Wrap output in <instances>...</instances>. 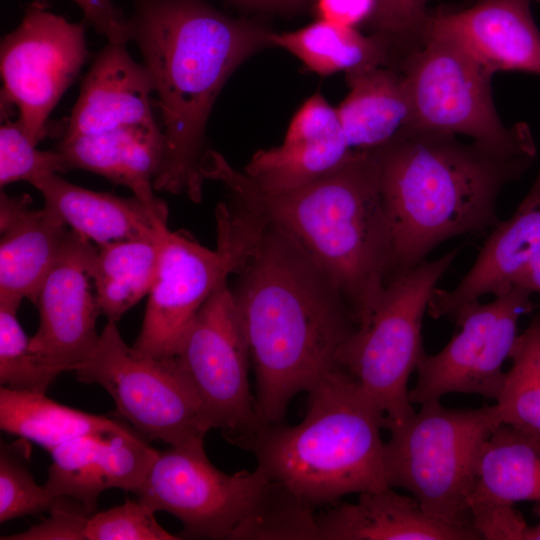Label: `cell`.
<instances>
[{"instance_id":"1","label":"cell","mask_w":540,"mask_h":540,"mask_svg":"<svg viewBox=\"0 0 540 540\" xmlns=\"http://www.w3.org/2000/svg\"><path fill=\"white\" fill-rule=\"evenodd\" d=\"M215 218L255 372L257 415L263 425L279 424L298 393L340 367L339 352L358 324L337 288L280 229L228 199Z\"/></svg>"},{"instance_id":"2","label":"cell","mask_w":540,"mask_h":540,"mask_svg":"<svg viewBox=\"0 0 540 540\" xmlns=\"http://www.w3.org/2000/svg\"><path fill=\"white\" fill-rule=\"evenodd\" d=\"M201 172L223 184L227 199L285 233L337 288L358 326L368 320L395 271L373 149L356 151L338 169L279 192L259 189L211 149Z\"/></svg>"},{"instance_id":"3","label":"cell","mask_w":540,"mask_h":540,"mask_svg":"<svg viewBox=\"0 0 540 540\" xmlns=\"http://www.w3.org/2000/svg\"><path fill=\"white\" fill-rule=\"evenodd\" d=\"M129 26L152 81L164 137L154 190L198 203L213 105L243 62L272 47V31L199 0H145Z\"/></svg>"},{"instance_id":"4","label":"cell","mask_w":540,"mask_h":540,"mask_svg":"<svg viewBox=\"0 0 540 540\" xmlns=\"http://www.w3.org/2000/svg\"><path fill=\"white\" fill-rule=\"evenodd\" d=\"M373 151L393 233L394 276L452 237L494 228L500 222V193L520 180L536 157L427 130H414Z\"/></svg>"},{"instance_id":"5","label":"cell","mask_w":540,"mask_h":540,"mask_svg":"<svg viewBox=\"0 0 540 540\" xmlns=\"http://www.w3.org/2000/svg\"><path fill=\"white\" fill-rule=\"evenodd\" d=\"M306 415L294 426L260 425L240 446L271 481L313 507L387 486L385 414L358 381L338 367L308 392Z\"/></svg>"},{"instance_id":"6","label":"cell","mask_w":540,"mask_h":540,"mask_svg":"<svg viewBox=\"0 0 540 540\" xmlns=\"http://www.w3.org/2000/svg\"><path fill=\"white\" fill-rule=\"evenodd\" d=\"M500 424L496 405L451 409L440 401L421 404L401 421L385 416L387 486L408 491L435 519L475 531L468 501L484 445Z\"/></svg>"},{"instance_id":"7","label":"cell","mask_w":540,"mask_h":540,"mask_svg":"<svg viewBox=\"0 0 540 540\" xmlns=\"http://www.w3.org/2000/svg\"><path fill=\"white\" fill-rule=\"evenodd\" d=\"M398 69L409 89L415 130L465 135L501 153L536 156L529 126L501 121L493 74L448 34L426 25L421 44Z\"/></svg>"},{"instance_id":"8","label":"cell","mask_w":540,"mask_h":540,"mask_svg":"<svg viewBox=\"0 0 540 540\" xmlns=\"http://www.w3.org/2000/svg\"><path fill=\"white\" fill-rule=\"evenodd\" d=\"M457 254L458 249H452L393 276L371 316L339 352V366L358 381L388 420L401 421L415 412L407 385L425 353L423 316Z\"/></svg>"},{"instance_id":"9","label":"cell","mask_w":540,"mask_h":540,"mask_svg":"<svg viewBox=\"0 0 540 540\" xmlns=\"http://www.w3.org/2000/svg\"><path fill=\"white\" fill-rule=\"evenodd\" d=\"M74 372L79 381L103 387L118 412L149 439L177 445L213 428L176 356L137 351L122 339L115 321H107L95 355Z\"/></svg>"},{"instance_id":"10","label":"cell","mask_w":540,"mask_h":540,"mask_svg":"<svg viewBox=\"0 0 540 540\" xmlns=\"http://www.w3.org/2000/svg\"><path fill=\"white\" fill-rule=\"evenodd\" d=\"M213 428L241 446L261 425L249 384V348L228 284L211 294L176 353Z\"/></svg>"},{"instance_id":"11","label":"cell","mask_w":540,"mask_h":540,"mask_svg":"<svg viewBox=\"0 0 540 540\" xmlns=\"http://www.w3.org/2000/svg\"><path fill=\"white\" fill-rule=\"evenodd\" d=\"M85 28L36 1L20 24L1 40V111L17 120L36 145L48 134L47 120L87 58Z\"/></svg>"},{"instance_id":"12","label":"cell","mask_w":540,"mask_h":540,"mask_svg":"<svg viewBox=\"0 0 540 540\" xmlns=\"http://www.w3.org/2000/svg\"><path fill=\"white\" fill-rule=\"evenodd\" d=\"M268 481L258 467L220 471L209 461L200 437L159 451L136 494L156 512L179 519L181 538L230 539Z\"/></svg>"},{"instance_id":"13","label":"cell","mask_w":540,"mask_h":540,"mask_svg":"<svg viewBox=\"0 0 540 540\" xmlns=\"http://www.w3.org/2000/svg\"><path fill=\"white\" fill-rule=\"evenodd\" d=\"M527 290L512 286L489 303L464 307L453 319L458 332L438 353L420 358L412 404H424L449 393L477 394L497 399L502 387L505 361L516 338L521 316L536 306Z\"/></svg>"},{"instance_id":"14","label":"cell","mask_w":540,"mask_h":540,"mask_svg":"<svg viewBox=\"0 0 540 540\" xmlns=\"http://www.w3.org/2000/svg\"><path fill=\"white\" fill-rule=\"evenodd\" d=\"M230 274V263L218 248L210 250L186 232L164 226L157 272L133 348L156 358L175 357L198 311Z\"/></svg>"},{"instance_id":"15","label":"cell","mask_w":540,"mask_h":540,"mask_svg":"<svg viewBox=\"0 0 540 540\" xmlns=\"http://www.w3.org/2000/svg\"><path fill=\"white\" fill-rule=\"evenodd\" d=\"M97 247L70 231L60 257L38 290L39 327L30 348L48 369L75 371L95 355L100 315L91 291L89 267Z\"/></svg>"},{"instance_id":"16","label":"cell","mask_w":540,"mask_h":540,"mask_svg":"<svg viewBox=\"0 0 540 540\" xmlns=\"http://www.w3.org/2000/svg\"><path fill=\"white\" fill-rule=\"evenodd\" d=\"M158 454L131 429L84 435L50 451L44 487L53 497L77 500L93 514L107 489L137 493Z\"/></svg>"},{"instance_id":"17","label":"cell","mask_w":540,"mask_h":540,"mask_svg":"<svg viewBox=\"0 0 540 540\" xmlns=\"http://www.w3.org/2000/svg\"><path fill=\"white\" fill-rule=\"evenodd\" d=\"M355 152L347 143L336 108L316 92L293 115L283 142L256 151L243 172L259 189L279 192L338 169Z\"/></svg>"},{"instance_id":"18","label":"cell","mask_w":540,"mask_h":540,"mask_svg":"<svg viewBox=\"0 0 540 540\" xmlns=\"http://www.w3.org/2000/svg\"><path fill=\"white\" fill-rule=\"evenodd\" d=\"M530 0H478L454 12L431 13L428 26L463 46L492 74L519 71L540 76V29Z\"/></svg>"},{"instance_id":"19","label":"cell","mask_w":540,"mask_h":540,"mask_svg":"<svg viewBox=\"0 0 540 540\" xmlns=\"http://www.w3.org/2000/svg\"><path fill=\"white\" fill-rule=\"evenodd\" d=\"M153 85L126 44L108 42L85 75L62 138L156 125Z\"/></svg>"},{"instance_id":"20","label":"cell","mask_w":540,"mask_h":540,"mask_svg":"<svg viewBox=\"0 0 540 540\" xmlns=\"http://www.w3.org/2000/svg\"><path fill=\"white\" fill-rule=\"evenodd\" d=\"M28 194L0 191V303L34 302L70 231L53 210L31 208Z\"/></svg>"},{"instance_id":"21","label":"cell","mask_w":540,"mask_h":540,"mask_svg":"<svg viewBox=\"0 0 540 540\" xmlns=\"http://www.w3.org/2000/svg\"><path fill=\"white\" fill-rule=\"evenodd\" d=\"M319 540H476L475 531L427 514L410 495L385 487L316 514Z\"/></svg>"},{"instance_id":"22","label":"cell","mask_w":540,"mask_h":540,"mask_svg":"<svg viewBox=\"0 0 540 540\" xmlns=\"http://www.w3.org/2000/svg\"><path fill=\"white\" fill-rule=\"evenodd\" d=\"M485 241L473 266L451 290L436 288L427 312L433 319H454L467 305L486 294L513 286L515 278L540 250V201L499 222Z\"/></svg>"},{"instance_id":"23","label":"cell","mask_w":540,"mask_h":540,"mask_svg":"<svg viewBox=\"0 0 540 540\" xmlns=\"http://www.w3.org/2000/svg\"><path fill=\"white\" fill-rule=\"evenodd\" d=\"M77 234L97 246L131 239L154 238L167 224L168 210H157L136 196L120 197L75 185L59 174L33 185Z\"/></svg>"},{"instance_id":"24","label":"cell","mask_w":540,"mask_h":540,"mask_svg":"<svg viewBox=\"0 0 540 540\" xmlns=\"http://www.w3.org/2000/svg\"><path fill=\"white\" fill-rule=\"evenodd\" d=\"M56 150L71 169L101 175L129 188L134 196L152 208L168 210L166 203L155 196L153 187L164 151L160 124L62 138Z\"/></svg>"},{"instance_id":"25","label":"cell","mask_w":540,"mask_h":540,"mask_svg":"<svg viewBox=\"0 0 540 540\" xmlns=\"http://www.w3.org/2000/svg\"><path fill=\"white\" fill-rule=\"evenodd\" d=\"M349 92L336 107L353 151L385 146L415 130L412 101L402 71L374 66L346 74Z\"/></svg>"},{"instance_id":"26","label":"cell","mask_w":540,"mask_h":540,"mask_svg":"<svg viewBox=\"0 0 540 540\" xmlns=\"http://www.w3.org/2000/svg\"><path fill=\"white\" fill-rule=\"evenodd\" d=\"M270 43L288 51L308 70L323 77L381 65L397 68L394 50L387 40L326 19L294 31L271 32Z\"/></svg>"},{"instance_id":"27","label":"cell","mask_w":540,"mask_h":540,"mask_svg":"<svg viewBox=\"0 0 540 540\" xmlns=\"http://www.w3.org/2000/svg\"><path fill=\"white\" fill-rule=\"evenodd\" d=\"M0 427L48 450L75 438L130 428L102 415L86 413L46 397L45 393L0 387Z\"/></svg>"},{"instance_id":"28","label":"cell","mask_w":540,"mask_h":540,"mask_svg":"<svg viewBox=\"0 0 540 540\" xmlns=\"http://www.w3.org/2000/svg\"><path fill=\"white\" fill-rule=\"evenodd\" d=\"M162 228L154 238L117 241L97 247L89 274L99 313L107 321L117 322L149 294L157 272Z\"/></svg>"},{"instance_id":"29","label":"cell","mask_w":540,"mask_h":540,"mask_svg":"<svg viewBox=\"0 0 540 540\" xmlns=\"http://www.w3.org/2000/svg\"><path fill=\"white\" fill-rule=\"evenodd\" d=\"M473 492L540 503V438L500 424L484 445Z\"/></svg>"},{"instance_id":"30","label":"cell","mask_w":540,"mask_h":540,"mask_svg":"<svg viewBox=\"0 0 540 540\" xmlns=\"http://www.w3.org/2000/svg\"><path fill=\"white\" fill-rule=\"evenodd\" d=\"M496 407L502 424L540 438V316L517 336Z\"/></svg>"},{"instance_id":"31","label":"cell","mask_w":540,"mask_h":540,"mask_svg":"<svg viewBox=\"0 0 540 540\" xmlns=\"http://www.w3.org/2000/svg\"><path fill=\"white\" fill-rule=\"evenodd\" d=\"M315 507L269 480L230 540H319Z\"/></svg>"},{"instance_id":"32","label":"cell","mask_w":540,"mask_h":540,"mask_svg":"<svg viewBox=\"0 0 540 540\" xmlns=\"http://www.w3.org/2000/svg\"><path fill=\"white\" fill-rule=\"evenodd\" d=\"M18 307L0 303V384L18 391L45 393L59 375L45 367L30 348L17 319Z\"/></svg>"},{"instance_id":"33","label":"cell","mask_w":540,"mask_h":540,"mask_svg":"<svg viewBox=\"0 0 540 540\" xmlns=\"http://www.w3.org/2000/svg\"><path fill=\"white\" fill-rule=\"evenodd\" d=\"M29 441L20 438L12 444H0V523L48 511L53 497L39 486L29 468Z\"/></svg>"},{"instance_id":"34","label":"cell","mask_w":540,"mask_h":540,"mask_svg":"<svg viewBox=\"0 0 540 540\" xmlns=\"http://www.w3.org/2000/svg\"><path fill=\"white\" fill-rule=\"evenodd\" d=\"M69 170L70 166L59 151L39 150L18 120L4 118L0 127L1 188L17 181L34 185L45 177Z\"/></svg>"},{"instance_id":"35","label":"cell","mask_w":540,"mask_h":540,"mask_svg":"<svg viewBox=\"0 0 540 540\" xmlns=\"http://www.w3.org/2000/svg\"><path fill=\"white\" fill-rule=\"evenodd\" d=\"M155 509L138 499L93 513L85 528L86 540H177L155 518Z\"/></svg>"},{"instance_id":"36","label":"cell","mask_w":540,"mask_h":540,"mask_svg":"<svg viewBox=\"0 0 540 540\" xmlns=\"http://www.w3.org/2000/svg\"><path fill=\"white\" fill-rule=\"evenodd\" d=\"M431 0H376L367 22L371 34L387 40L398 60L417 48L431 15Z\"/></svg>"},{"instance_id":"37","label":"cell","mask_w":540,"mask_h":540,"mask_svg":"<svg viewBox=\"0 0 540 540\" xmlns=\"http://www.w3.org/2000/svg\"><path fill=\"white\" fill-rule=\"evenodd\" d=\"M513 505L472 492L468 507L472 527L479 539L525 540L529 525Z\"/></svg>"},{"instance_id":"38","label":"cell","mask_w":540,"mask_h":540,"mask_svg":"<svg viewBox=\"0 0 540 540\" xmlns=\"http://www.w3.org/2000/svg\"><path fill=\"white\" fill-rule=\"evenodd\" d=\"M49 516L20 533L2 536L1 540H86L85 528L92 514L77 500L55 497Z\"/></svg>"},{"instance_id":"39","label":"cell","mask_w":540,"mask_h":540,"mask_svg":"<svg viewBox=\"0 0 540 540\" xmlns=\"http://www.w3.org/2000/svg\"><path fill=\"white\" fill-rule=\"evenodd\" d=\"M83 11L85 18L108 42L127 44L130 40L129 20L113 0H73Z\"/></svg>"},{"instance_id":"40","label":"cell","mask_w":540,"mask_h":540,"mask_svg":"<svg viewBox=\"0 0 540 540\" xmlns=\"http://www.w3.org/2000/svg\"><path fill=\"white\" fill-rule=\"evenodd\" d=\"M375 5L376 0H317L320 19L354 27L369 21Z\"/></svg>"},{"instance_id":"41","label":"cell","mask_w":540,"mask_h":540,"mask_svg":"<svg viewBox=\"0 0 540 540\" xmlns=\"http://www.w3.org/2000/svg\"><path fill=\"white\" fill-rule=\"evenodd\" d=\"M513 286L521 287L540 297V250L515 278Z\"/></svg>"},{"instance_id":"42","label":"cell","mask_w":540,"mask_h":540,"mask_svg":"<svg viewBox=\"0 0 540 540\" xmlns=\"http://www.w3.org/2000/svg\"><path fill=\"white\" fill-rule=\"evenodd\" d=\"M246 6L276 12H294L302 9L308 0H231Z\"/></svg>"},{"instance_id":"43","label":"cell","mask_w":540,"mask_h":540,"mask_svg":"<svg viewBox=\"0 0 540 540\" xmlns=\"http://www.w3.org/2000/svg\"><path fill=\"white\" fill-rule=\"evenodd\" d=\"M540 201V171L531 186L530 190L519 204L516 212H522L531 209Z\"/></svg>"},{"instance_id":"44","label":"cell","mask_w":540,"mask_h":540,"mask_svg":"<svg viewBox=\"0 0 540 540\" xmlns=\"http://www.w3.org/2000/svg\"><path fill=\"white\" fill-rule=\"evenodd\" d=\"M534 512L538 517V522L528 527L525 540H540V503H536Z\"/></svg>"},{"instance_id":"45","label":"cell","mask_w":540,"mask_h":540,"mask_svg":"<svg viewBox=\"0 0 540 540\" xmlns=\"http://www.w3.org/2000/svg\"><path fill=\"white\" fill-rule=\"evenodd\" d=\"M531 2H536L538 4H540V0H530Z\"/></svg>"}]
</instances>
